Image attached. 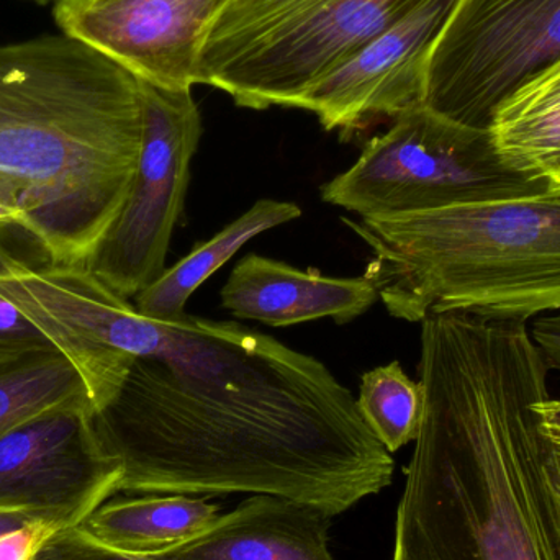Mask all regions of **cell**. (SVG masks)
I'll return each mask as SVG.
<instances>
[{"label": "cell", "instance_id": "10", "mask_svg": "<svg viewBox=\"0 0 560 560\" xmlns=\"http://www.w3.org/2000/svg\"><path fill=\"white\" fill-rule=\"evenodd\" d=\"M230 0H58L59 32L97 49L138 81L177 91L199 84L213 23Z\"/></svg>", "mask_w": 560, "mask_h": 560}, {"label": "cell", "instance_id": "20", "mask_svg": "<svg viewBox=\"0 0 560 560\" xmlns=\"http://www.w3.org/2000/svg\"><path fill=\"white\" fill-rule=\"evenodd\" d=\"M58 349L12 302L0 295V359Z\"/></svg>", "mask_w": 560, "mask_h": 560}, {"label": "cell", "instance_id": "6", "mask_svg": "<svg viewBox=\"0 0 560 560\" xmlns=\"http://www.w3.org/2000/svg\"><path fill=\"white\" fill-rule=\"evenodd\" d=\"M551 187L506 164L489 130L421 105L369 140L358 161L322 187V199L361 219H382L539 196Z\"/></svg>", "mask_w": 560, "mask_h": 560}, {"label": "cell", "instance_id": "23", "mask_svg": "<svg viewBox=\"0 0 560 560\" xmlns=\"http://www.w3.org/2000/svg\"><path fill=\"white\" fill-rule=\"evenodd\" d=\"M535 408L542 433L560 451V400L548 397L538 401Z\"/></svg>", "mask_w": 560, "mask_h": 560}, {"label": "cell", "instance_id": "22", "mask_svg": "<svg viewBox=\"0 0 560 560\" xmlns=\"http://www.w3.org/2000/svg\"><path fill=\"white\" fill-rule=\"evenodd\" d=\"M532 338L548 369L560 372V312L538 316L533 323Z\"/></svg>", "mask_w": 560, "mask_h": 560}, {"label": "cell", "instance_id": "19", "mask_svg": "<svg viewBox=\"0 0 560 560\" xmlns=\"http://www.w3.org/2000/svg\"><path fill=\"white\" fill-rule=\"evenodd\" d=\"M35 560H164L128 555L89 538L79 526L59 529L45 542Z\"/></svg>", "mask_w": 560, "mask_h": 560}, {"label": "cell", "instance_id": "17", "mask_svg": "<svg viewBox=\"0 0 560 560\" xmlns=\"http://www.w3.org/2000/svg\"><path fill=\"white\" fill-rule=\"evenodd\" d=\"M78 404L92 405L91 395L59 349L0 359V436L46 411Z\"/></svg>", "mask_w": 560, "mask_h": 560}, {"label": "cell", "instance_id": "8", "mask_svg": "<svg viewBox=\"0 0 560 560\" xmlns=\"http://www.w3.org/2000/svg\"><path fill=\"white\" fill-rule=\"evenodd\" d=\"M143 137L137 173L120 212L85 268L112 292L130 300L161 278L184 209L190 163L202 138L192 91L140 81Z\"/></svg>", "mask_w": 560, "mask_h": 560}, {"label": "cell", "instance_id": "4", "mask_svg": "<svg viewBox=\"0 0 560 560\" xmlns=\"http://www.w3.org/2000/svg\"><path fill=\"white\" fill-rule=\"evenodd\" d=\"M371 249L364 278L395 318L522 322L560 312V187L382 219H341Z\"/></svg>", "mask_w": 560, "mask_h": 560}, {"label": "cell", "instance_id": "3", "mask_svg": "<svg viewBox=\"0 0 560 560\" xmlns=\"http://www.w3.org/2000/svg\"><path fill=\"white\" fill-rule=\"evenodd\" d=\"M141 137L140 81L97 49L65 33L0 45V202L49 265L85 266Z\"/></svg>", "mask_w": 560, "mask_h": 560}, {"label": "cell", "instance_id": "5", "mask_svg": "<svg viewBox=\"0 0 560 560\" xmlns=\"http://www.w3.org/2000/svg\"><path fill=\"white\" fill-rule=\"evenodd\" d=\"M427 0H230L210 30L199 84L253 110L296 107L361 46Z\"/></svg>", "mask_w": 560, "mask_h": 560}, {"label": "cell", "instance_id": "26", "mask_svg": "<svg viewBox=\"0 0 560 560\" xmlns=\"http://www.w3.org/2000/svg\"><path fill=\"white\" fill-rule=\"evenodd\" d=\"M32 2L42 3V5H45V3H56L58 0H32Z\"/></svg>", "mask_w": 560, "mask_h": 560}, {"label": "cell", "instance_id": "24", "mask_svg": "<svg viewBox=\"0 0 560 560\" xmlns=\"http://www.w3.org/2000/svg\"><path fill=\"white\" fill-rule=\"evenodd\" d=\"M42 518H46V516L28 515V513H0V535H5V533L22 528V526Z\"/></svg>", "mask_w": 560, "mask_h": 560}, {"label": "cell", "instance_id": "18", "mask_svg": "<svg viewBox=\"0 0 560 560\" xmlns=\"http://www.w3.org/2000/svg\"><path fill=\"white\" fill-rule=\"evenodd\" d=\"M359 411L388 453H397L420 431L423 394L420 384L405 374L400 362L365 372L359 390Z\"/></svg>", "mask_w": 560, "mask_h": 560}, {"label": "cell", "instance_id": "13", "mask_svg": "<svg viewBox=\"0 0 560 560\" xmlns=\"http://www.w3.org/2000/svg\"><path fill=\"white\" fill-rule=\"evenodd\" d=\"M332 518L323 510L275 495H252L194 541L164 560H335Z\"/></svg>", "mask_w": 560, "mask_h": 560}, {"label": "cell", "instance_id": "21", "mask_svg": "<svg viewBox=\"0 0 560 560\" xmlns=\"http://www.w3.org/2000/svg\"><path fill=\"white\" fill-rule=\"evenodd\" d=\"M62 528L69 526L58 520L42 518L0 535V560H35L45 542Z\"/></svg>", "mask_w": 560, "mask_h": 560}, {"label": "cell", "instance_id": "12", "mask_svg": "<svg viewBox=\"0 0 560 560\" xmlns=\"http://www.w3.org/2000/svg\"><path fill=\"white\" fill-rule=\"evenodd\" d=\"M223 308L235 318L290 326L332 318L349 323L378 300L365 278H329L316 269L300 271L282 261L248 255L223 285Z\"/></svg>", "mask_w": 560, "mask_h": 560}, {"label": "cell", "instance_id": "14", "mask_svg": "<svg viewBox=\"0 0 560 560\" xmlns=\"http://www.w3.org/2000/svg\"><path fill=\"white\" fill-rule=\"evenodd\" d=\"M220 516L219 505L199 497L115 495L78 526L108 548L158 558L206 535Z\"/></svg>", "mask_w": 560, "mask_h": 560}, {"label": "cell", "instance_id": "11", "mask_svg": "<svg viewBox=\"0 0 560 560\" xmlns=\"http://www.w3.org/2000/svg\"><path fill=\"white\" fill-rule=\"evenodd\" d=\"M457 0H427L316 82L295 108L342 138L424 105L431 48Z\"/></svg>", "mask_w": 560, "mask_h": 560}, {"label": "cell", "instance_id": "7", "mask_svg": "<svg viewBox=\"0 0 560 560\" xmlns=\"http://www.w3.org/2000/svg\"><path fill=\"white\" fill-rule=\"evenodd\" d=\"M560 58V0H457L431 48L424 107L487 130L499 105Z\"/></svg>", "mask_w": 560, "mask_h": 560}, {"label": "cell", "instance_id": "25", "mask_svg": "<svg viewBox=\"0 0 560 560\" xmlns=\"http://www.w3.org/2000/svg\"><path fill=\"white\" fill-rule=\"evenodd\" d=\"M13 226H16L22 232V213L0 202V232L12 230Z\"/></svg>", "mask_w": 560, "mask_h": 560}, {"label": "cell", "instance_id": "1", "mask_svg": "<svg viewBox=\"0 0 560 560\" xmlns=\"http://www.w3.org/2000/svg\"><path fill=\"white\" fill-rule=\"evenodd\" d=\"M118 493L275 495L336 516L395 463L318 359L232 322L154 319L150 346L94 413Z\"/></svg>", "mask_w": 560, "mask_h": 560}, {"label": "cell", "instance_id": "9", "mask_svg": "<svg viewBox=\"0 0 560 560\" xmlns=\"http://www.w3.org/2000/svg\"><path fill=\"white\" fill-rule=\"evenodd\" d=\"M92 405L38 415L0 436V513L78 526L118 495L120 460L98 440Z\"/></svg>", "mask_w": 560, "mask_h": 560}, {"label": "cell", "instance_id": "15", "mask_svg": "<svg viewBox=\"0 0 560 560\" xmlns=\"http://www.w3.org/2000/svg\"><path fill=\"white\" fill-rule=\"evenodd\" d=\"M487 130L513 170L560 187V58L512 92Z\"/></svg>", "mask_w": 560, "mask_h": 560}, {"label": "cell", "instance_id": "16", "mask_svg": "<svg viewBox=\"0 0 560 560\" xmlns=\"http://www.w3.org/2000/svg\"><path fill=\"white\" fill-rule=\"evenodd\" d=\"M302 217L293 202L258 200L248 212L226 225L209 242L197 245L186 258L166 269L143 292L135 296V308L147 318L176 322L186 315L187 300L213 272L230 261L255 236Z\"/></svg>", "mask_w": 560, "mask_h": 560}, {"label": "cell", "instance_id": "2", "mask_svg": "<svg viewBox=\"0 0 560 560\" xmlns=\"http://www.w3.org/2000/svg\"><path fill=\"white\" fill-rule=\"evenodd\" d=\"M418 371L390 560H560V451L535 408L549 369L526 323L427 316Z\"/></svg>", "mask_w": 560, "mask_h": 560}]
</instances>
